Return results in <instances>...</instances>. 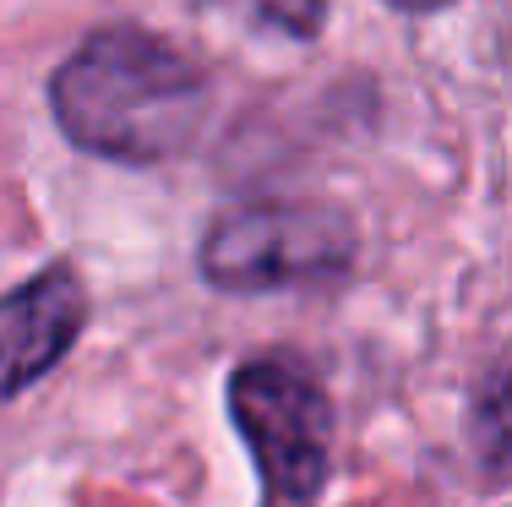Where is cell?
Segmentation results:
<instances>
[{
  "label": "cell",
  "mask_w": 512,
  "mask_h": 507,
  "mask_svg": "<svg viewBox=\"0 0 512 507\" xmlns=\"http://www.w3.org/2000/svg\"><path fill=\"white\" fill-rule=\"evenodd\" d=\"M207 88L202 66L148 28H99L50 77V110L82 153L115 164H164L202 137Z\"/></svg>",
  "instance_id": "1"
},
{
  "label": "cell",
  "mask_w": 512,
  "mask_h": 507,
  "mask_svg": "<svg viewBox=\"0 0 512 507\" xmlns=\"http://www.w3.org/2000/svg\"><path fill=\"white\" fill-rule=\"evenodd\" d=\"M229 415L262 475V507H316L333 469V398L295 355H251L229 377Z\"/></svg>",
  "instance_id": "2"
},
{
  "label": "cell",
  "mask_w": 512,
  "mask_h": 507,
  "mask_svg": "<svg viewBox=\"0 0 512 507\" xmlns=\"http://www.w3.org/2000/svg\"><path fill=\"white\" fill-rule=\"evenodd\" d=\"M197 268L235 295L333 284L355 268V224L327 202H251L207 229Z\"/></svg>",
  "instance_id": "3"
},
{
  "label": "cell",
  "mask_w": 512,
  "mask_h": 507,
  "mask_svg": "<svg viewBox=\"0 0 512 507\" xmlns=\"http://www.w3.org/2000/svg\"><path fill=\"white\" fill-rule=\"evenodd\" d=\"M88 322V289L71 268H44L0 295V398H17L71 355Z\"/></svg>",
  "instance_id": "4"
},
{
  "label": "cell",
  "mask_w": 512,
  "mask_h": 507,
  "mask_svg": "<svg viewBox=\"0 0 512 507\" xmlns=\"http://www.w3.org/2000/svg\"><path fill=\"white\" fill-rule=\"evenodd\" d=\"M469 437H474V448H480L485 464H491L496 475H507V469H512V366H502L480 388Z\"/></svg>",
  "instance_id": "5"
},
{
  "label": "cell",
  "mask_w": 512,
  "mask_h": 507,
  "mask_svg": "<svg viewBox=\"0 0 512 507\" xmlns=\"http://www.w3.org/2000/svg\"><path fill=\"white\" fill-rule=\"evenodd\" d=\"M235 6L251 11L256 22H267V28L295 33V39H311V33L327 22V0H235Z\"/></svg>",
  "instance_id": "6"
},
{
  "label": "cell",
  "mask_w": 512,
  "mask_h": 507,
  "mask_svg": "<svg viewBox=\"0 0 512 507\" xmlns=\"http://www.w3.org/2000/svg\"><path fill=\"white\" fill-rule=\"evenodd\" d=\"M393 6H404V11H442V6H453V0H393Z\"/></svg>",
  "instance_id": "7"
}]
</instances>
